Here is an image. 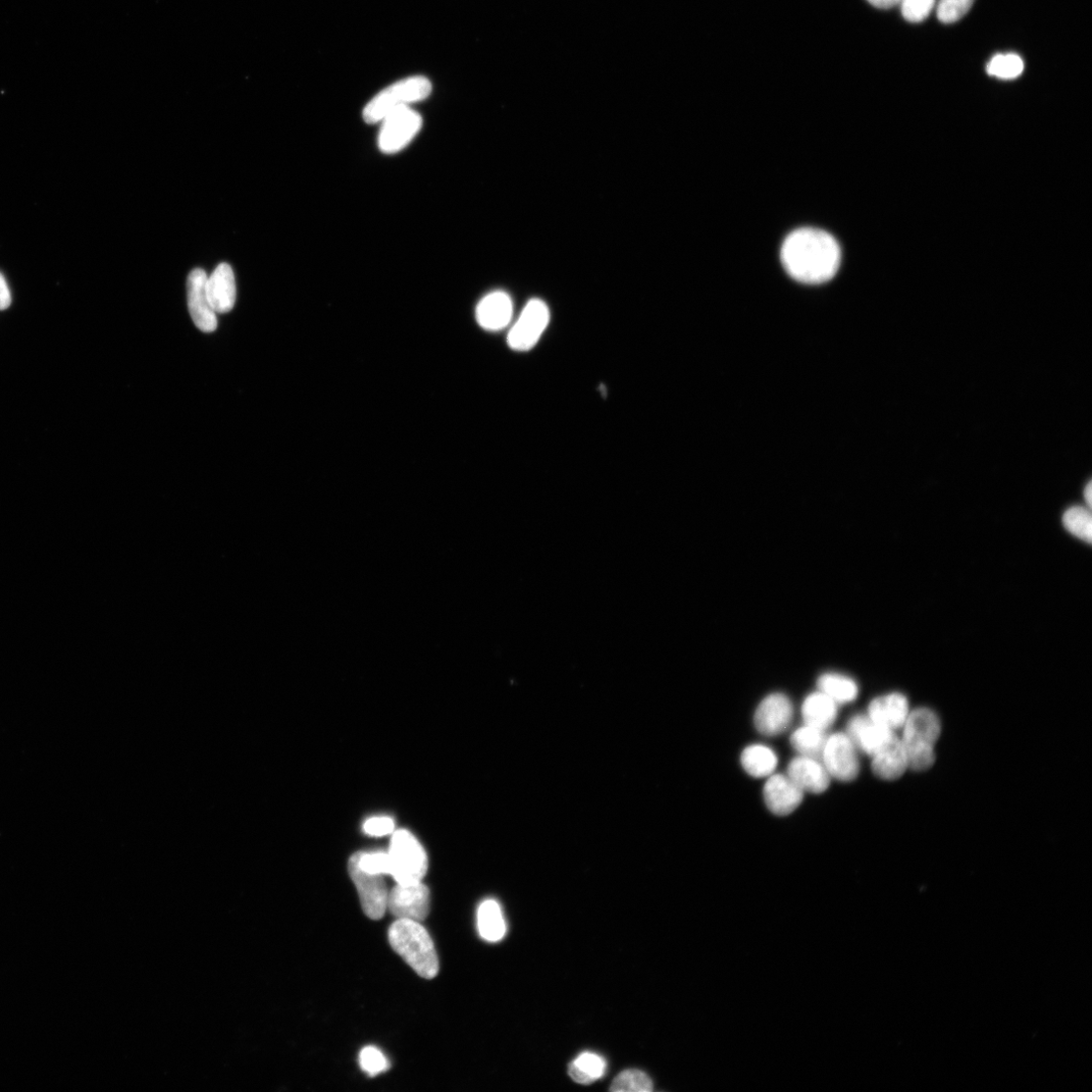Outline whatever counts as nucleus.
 <instances>
[{
    "label": "nucleus",
    "mask_w": 1092,
    "mask_h": 1092,
    "mask_svg": "<svg viewBox=\"0 0 1092 1092\" xmlns=\"http://www.w3.org/2000/svg\"><path fill=\"white\" fill-rule=\"evenodd\" d=\"M827 736L825 731L807 724L799 727L790 739L792 748L801 756L819 759L821 757Z\"/></svg>",
    "instance_id": "25"
},
{
    "label": "nucleus",
    "mask_w": 1092,
    "mask_h": 1092,
    "mask_svg": "<svg viewBox=\"0 0 1092 1092\" xmlns=\"http://www.w3.org/2000/svg\"><path fill=\"white\" fill-rule=\"evenodd\" d=\"M1084 498H1085L1087 504L1090 506L1091 502H1092V486H1091V483H1089L1087 485L1086 489L1084 490Z\"/></svg>",
    "instance_id": "36"
},
{
    "label": "nucleus",
    "mask_w": 1092,
    "mask_h": 1092,
    "mask_svg": "<svg viewBox=\"0 0 1092 1092\" xmlns=\"http://www.w3.org/2000/svg\"><path fill=\"white\" fill-rule=\"evenodd\" d=\"M782 260L786 271L795 281L818 285L836 276L841 264V248L830 234L802 228L786 239Z\"/></svg>",
    "instance_id": "1"
},
{
    "label": "nucleus",
    "mask_w": 1092,
    "mask_h": 1092,
    "mask_svg": "<svg viewBox=\"0 0 1092 1092\" xmlns=\"http://www.w3.org/2000/svg\"><path fill=\"white\" fill-rule=\"evenodd\" d=\"M395 822L391 817H373L364 822L363 830L373 837H383L393 833Z\"/></svg>",
    "instance_id": "33"
},
{
    "label": "nucleus",
    "mask_w": 1092,
    "mask_h": 1092,
    "mask_svg": "<svg viewBox=\"0 0 1092 1092\" xmlns=\"http://www.w3.org/2000/svg\"><path fill=\"white\" fill-rule=\"evenodd\" d=\"M207 298L217 314H226L236 302V284L232 268L221 264L214 273L206 278Z\"/></svg>",
    "instance_id": "16"
},
{
    "label": "nucleus",
    "mask_w": 1092,
    "mask_h": 1092,
    "mask_svg": "<svg viewBox=\"0 0 1092 1092\" xmlns=\"http://www.w3.org/2000/svg\"><path fill=\"white\" fill-rule=\"evenodd\" d=\"M872 758V770L883 780L899 779L910 768L902 739L897 736Z\"/></svg>",
    "instance_id": "19"
},
{
    "label": "nucleus",
    "mask_w": 1092,
    "mask_h": 1092,
    "mask_svg": "<svg viewBox=\"0 0 1092 1092\" xmlns=\"http://www.w3.org/2000/svg\"><path fill=\"white\" fill-rule=\"evenodd\" d=\"M935 0H902V13L910 23L924 21L932 11Z\"/></svg>",
    "instance_id": "32"
},
{
    "label": "nucleus",
    "mask_w": 1092,
    "mask_h": 1092,
    "mask_svg": "<svg viewBox=\"0 0 1092 1092\" xmlns=\"http://www.w3.org/2000/svg\"><path fill=\"white\" fill-rule=\"evenodd\" d=\"M769 810L779 816H787L801 804L804 791L788 775L772 774L763 790Z\"/></svg>",
    "instance_id": "13"
},
{
    "label": "nucleus",
    "mask_w": 1092,
    "mask_h": 1092,
    "mask_svg": "<svg viewBox=\"0 0 1092 1092\" xmlns=\"http://www.w3.org/2000/svg\"><path fill=\"white\" fill-rule=\"evenodd\" d=\"M389 942L394 951L421 977L433 979L437 976L439 960L435 946L421 922L397 919L389 929Z\"/></svg>",
    "instance_id": "2"
},
{
    "label": "nucleus",
    "mask_w": 1092,
    "mask_h": 1092,
    "mask_svg": "<svg viewBox=\"0 0 1092 1092\" xmlns=\"http://www.w3.org/2000/svg\"><path fill=\"white\" fill-rule=\"evenodd\" d=\"M903 727L902 742L909 767L916 771L930 768L935 760L934 746L941 734V722L937 714L926 708L916 709L910 712Z\"/></svg>",
    "instance_id": "3"
},
{
    "label": "nucleus",
    "mask_w": 1092,
    "mask_h": 1092,
    "mask_svg": "<svg viewBox=\"0 0 1092 1092\" xmlns=\"http://www.w3.org/2000/svg\"><path fill=\"white\" fill-rule=\"evenodd\" d=\"M817 685L819 691L836 701L838 704L854 701L859 693L857 683L847 675L827 672L820 675Z\"/></svg>",
    "instance_id": "23"
},
{
    "label": "nucleus",
    "mask_w": 1092,
    "mask_h": 1092,
    "mask_svg": "<svg viewBox=\"0 0 1092 1092\" xmlns=\"http://www.w3.org/2000/svg\"><path fill=\"white\" fill-rule=\"evenodd\" d=\"M390 875L398 884L423 882L428 870V857L423 845L410 831H395L390 845Z\"/></svg>",
    "instance_id": "5"
},
{
    "label": "nucleus",
    "mask_w": 1092,
    "mask_h": 1092,
    "mask_svg": "<svg viewBox=\"0 0 1092 1092\" xmlns=\"http://www.w3.org/2000/svg\"><path fill=\"white\" fill-rule=\"evenodd\" d=\"M607 1069L605 1059L593 1052L580 1054L568 1066V1074L571 1079L581 1084H590L602 1078Z\"/></svg>",
    "instance_id": "24"
},
{
    "label": "nucleus",
    "mask_w": 1092,
    "mask_h": 1092,
    "mask_svg": "<svg viewBox=\"0 0 1092 1092\" xmlns=\"http://www.w3.org/2000/svg\"><path fill=\"white\" fill-rule=\"evenodd\" d=\"M397 919L422 922L430 911V892L423 882L398 884L389 893L388 910Z\"/></svg>",
    "instance_id": "10"
},
{
    "label": "nucleus",
    "mask_w": 1092,
    "mask_h": 1092,
    "mask_svg": "<svg viewBox=\"0 0 1092 1092\" xmlns=\"http://www.w3.org/2000/svg\"><path fill=\"white\" fill-rule=\"evenodd\" d=\"M873 7L889 10L901 4L902 0H867Z\"/></svg>",
    "instance_id": "35"
},
{
    "label": "nucleus",
    "mask_w": 1092,
    "mask_h": 1092,
    "mask_svg": "<svg viewBox=\"0 0 1092 1092\" xmlns=\"http://www.w3.org/2000/svg\"><path fill=\"white\" fill-rule=\"evenodd\" d=\"M378 138L381 151L386 154L400 152L407 147L423 128V118L410 107L402 108L381 121Z\"/></svg>",
    "instance_id": "9"
},
{
    "label": "nucleus",
    "mask_w": 1092,
    "mask_h": 1092,
    "mask_svg": "<svg viewBox=\"0 0 1092 1092\" xmlns=\"http://www.w3.org/2000/svg\"><path fill=\"white\" fill-rule=\"evenodd\" d=\"M478 929L481 937L491 943L499 942L505 937L506 921L501 907L496 901H485L479 907Z\"/></svg>",
    "instance_id": "21"
},
{
    "label": "nucleus",
    "mask_w": 1092,
    "mask_h": 1092,
    "mask_svg": "<svg viewBox=\"0 0 1092 1092\" xmlns=\"http://www.w3.org/2000/svg\"><path fill=\"white\" fill-rule=\"evenodd\" d=\"M744 770L752 777L764 778L774 774L778 765L775 752L764 745L747 747L741 756Z\"/></svg>",
    "instance_id": "22"
},
{
    "label": "nucleus",
    "mask_w": 1092,
    "mask_h": 1092,
    "mask_svg": "<svg viewBox=\"0 0 1092 1092\" xmlns=\"http://www.w3.org/2000/svg\"><path fill=\"white\" fill-rule=\"evenodd\" d=\"M348 870L364 913L375 920L383 918L388 910L390 893L384 875L362 870L355 854L349 859Z\"/></svg>",
    "instance_id": "6"
},
{
    "label": "nucleus",
    "mask_w": 1092,
    "mask_h": 1092,
    "mask_svg": "<svg viewBox=\"0 0 1092 1092\" xmlns=\"http://www.w3.org/2000/svg\"><path fill=\"white\" fill-rule=\"evenodd\" d=\"M12 303V296L5 277L0 274V309H7Z\"/></svg>",
    "instance_id": "34"
},
{
    "label": "nucleus",
    "mask_w": 1092,
    "mask_h": 1092,
    "mask_svg": "<svg viewBox=\"0 0 1092 1092\" xmlns=\"http://www.w3.org/2000/svg\"><path fill=\"white\" fill-rule=\"evenodd\" d=\"M793 706L790 699L782 693L767 696L758 706L754 722L758 732L766 737L784 734L790 726Z\"/></svg>",
    "instance_id": "11"
},
{
    "label": "nucleus",
    "mask_w": 1092,
    "mask_h": 1092,
    "mask_svg": "<svg viewBox=\"0 0 1092 1092\" xmlns=\"http://www.w3.org/2000/svg\"><path fill=\"white\" fill-rule=\"evenodd\" d=\"M788 776L805 792L820 794L830 785V775L817 758L798 756L789 765Z\"/></svg>",
    "instance_id": "15"
},
{
    "label": "nucleus",
    "mask_w": 1092,
    "mask_h": 1092,
    "mask_svg": "<svg viewBox=\"0 0 1092 1092\" xmlns=\"http://www.w3.org/2000/svg\"><path fill=\"white\" fill-rule=\"evenodd\" d=\"M1063 524L1071 535L1088 544L1091 543L1092 518L1089 510L1083 507L1068 509L1063 516Z\"/></svg>",
    "instance_id": "26"
},
{
    "label": "nucleus",
    "mask_w": 1092,
    "mask_h": 1092,
    "mask_svg": "<svg viewBox=\"0 0 1092 1092\" xmlns=\"http://www.w3.org/2000/svg\"><path fill=\"white\" fill-rule=\"evenodd\" d=\"M653 1089L654 1084L649 1075L637 1069L621 1072L610 1087L614 1092H651Z\"/></svg>",
    "instance_id": "27"
},
{
    "label": "nucleus",
    "mask_w": 1092,
    "mask_h": 1092,
    "mask_svg": "<svg viewBox=\"0 0 1092 1092\" xmlns=\"http://www.w3.org/2000/svg\"><path fill=\"white\" fill-rule=\"evenodd\" d=\"M975 0H940L937 16L944 24H953L961 20L971 10Z\"/></svg>",
    "instance_id": "29"
},
{
    "label": "nucleus",
    "mask_w": 1092,
    "mask_h": 1092,
    "mask_svg": "<svg viewBox=\"0 0 1092 1092\" xmlns=\"http://www.w3.org/2000/svg\"><path fill=\"white\" fill-rule=\"evenodd\" d=\"M359 1064L364 1072L373 1077L386 1072L390 1068L388 1059L375 1047H367L361 1051Z\"/></svg>",
    "instance_id": "30"
},
{
    "label": "nucleus",
    "mask_w": 1092,
    "mask_h": 1092,
    "mask_svg": "<svg viewBox=\"0 0 1092 1092\" xmlns=\"http://www.w3.org/2000/svg\"><path fill=\"white\" fill-rule=\"evenodd\" d=\"M986 71L988 74L1001 79H1015L1023 73L1024 62L1019 56L1014 54L997 55L987 64Z\"/></svg>",
    "instance_id": "28"
},
{
    "label": "nucleus",
    "mask_w": 1092,
    "mask_h": 1092,
    "mask_svg": "<svg viewBox=\"0 0 1092 1092\" xmlns=\"http://www.w3.org/2000/svg\"><path fill=\"white\" fill-rule=\"evenodd\" d=\"M359 867L367 872L390 875L391 864L388 853H364L355 854Z\"/></svg>",
    "instance_id": "31"
},
{
    "label": "nucleus",
    "mask_w": 1092,
    "mask_h": 1092,
    "mask_svg": "<svg viewBox=\"0 0 1092 1092\" xmlns=\"http://www.w3.org/2000/svg\"><path fill=\"white\" fill-rule=\"evenodd\" d=\"M867 715L895 732L905 725L910 715L908 699L900 693L877 697L870 703Z\"/></svg>",
    "instance_id": "18"
},
{
    "label": "nucleus",
    "mask_w": 1092,
    "mask_h": 1092,
    "mask_svg": "<svg viewBox=\"0 0 1092 1092\" xmlns=\"http://www.w3.org/2000/svg\"><path fill=\"white\" fill-rule=\"evenodd\" d=\"M206 274L201 269L193 270L187 279V303L191 319L195 326L205 333L214 332L218 327L217 313L209 298L205 284Z\"/></svg>",
    "instance_id": "12"
},
{
    "label": "nucleus",
    "mask_w": 1092,
    "mask_h": 1092,
    "mask_svg": "<svg viewBox=\"0 0 1092 1092\" xmlns=\"http://www.w3.org/2000/svg\"><path fill=\"white\" fill-rule=\"evenodd\" d=\"M858 749L846 733L827 737L821 761L830 777L839 782L851 783L860 771Z\"/></svg>",
    "instance_id": "8"
},
{
    "label": "nucleus",
    "mask_w": 1092,
    "mask_h": 1092,
    "mask_svg": "<svg viewBox=\"0 0 1092 1092\" xmlns=\"http://www.w3.org/2000/svg\"><path fill=\"white\" fill-rule=\"evenodd\" d=\"M838 705L821 691L808 695L802 705L804 724L827 730L837 719Z\"/></svg>",
    "instance_id": "20"
},
{
    "label": "nucleus",
    "mask_w": 1092,
    "mask_h": 1092,
    "mask_svg": "<svg viewBox=\"0 0 1092 1092\" xmlns=\"http://www.w3.org/2000/svg\"><path fill=\"white\" fill-rule=\"evenodd\" d=\"M549 319V309L544 301H530L508 334L510 348L520 352L533 349L548 326Z\"/></svg>",
    "instance_id": "7"
},
{
    "label": "nucleus",
    "mask_w": 1092,
    "mask_h": 1092,
    "mask_svg": "<svg viewBox=\"0 0 1092 1092\" xmlns=\"http://www.w3.org/2000/svg\"><path fill=\"white\" fill-rule=\"evenodd\" d=\"M846 734L858 750L871 757L896 737L894 731L874 722L868 715H856L851 718Z\"/></svg>",
    "instance_id": "14"
},
{
    "label": "nucleus",
    "mask_w": 1092,
    "mask_h": 1092,
    "mask_svg": "<svg viewBox=\"0 0 1092 1092\" xmlns=\"http://www.w3.org/2000/svg\"><path fill=\"white\" fill-rule=\"evenodd\" d=\"M431 91L432 84L425 76H412L400 80L372 98L363 110V119L368 124L381 123L393 112L425 100Z\"/></svg>",
    "instance_id": "4"
},
{
    "label": "nucleus",
    "mask_w": 1092,
    "mask_h": 1092,
    "mask_svg": "<svg viewBox=\"0 0 1092 1092\" xmlns=\"http://www.w3.org/2000/svg\"><path fill=\"white\" fill-rule=\"evenodd\" d=\"M513 316V303L508 294L494 292L487 295L477 306L479 325L489 331L507 327Z\"/></svg>",
    "instance_id": "17"
}]
</instances>
